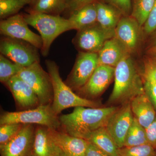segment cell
I'll return each instance as SVG.
<instances>
[{
    "mask_svg": "<svg viewBox=\"0 0 156 156\" xmlns=\"http://www.w3.org/2000/svg\"><path fill=\"white\" fill-rule=\"evenodd\" d=\"M107 154L109 156H119V148L106 127H102L93 132L87 139Z\"/></svg>",
    "mask_w": 156,
    "mask_h": 156,
    "instance_id": "obj_23",
    "label": "cell"
},
{
    "mask_svg": "<svg viewBox=\"0 0 156 156\" xmlns=\"http://www.w3.org/2000/svg\"><path fill=\"white\" fill-rule=\"evenodd\" d=\"M0 52L14 63L22 67L40 62L38 49L30 43L4 36L0 41Z\"/></svg>",
    "mask_w": 156,
    "mask_h": 156,
    "instance_id": "obj_7",
    "label": "cell"
},
{
    "mask_svg": "<svg viewBox=\"0 0 156 156\" xmlns=\"http://www.w3.org/2000/svg\"><path fill=\"white\" fill-rule=\"evenodd\" d=\"M56 147L50 129L46 126H38L35 131L33 154L36 156H53Z\"/></svg>",
    "mask_w": 156,
    "mask_h": 156,
    "instance_id": "obj_20",
    "label": "cell"
},
{
    "mask_svg": "<svg viewBox=\"0 0 156 156\" xmlns=\"http://www.w3.org/2000/svg\"><path fill=\"white\" fill-rule=\"evenodd\" d=\"M97 1L104 2L114 6L122 13L123 16L131 15V10H132L131 0H97Z\"/></svg>",
    "mask_w": 156,
    "mask_h": 156,
    "instance_id": "obj_31",
    "label": "cell"
},
{
    "mask_svg": "<svg viewBox=\"0 0 156 156\" xmlns=\"http://www.w3.org/2000/svg\"><path fill=\"white\" fill-rule=\"evenodd\" d=\"M156 0H131L132 10L130 16L142 27L153 8Z\"/></svg>",
    "mask_w": 156,
    "mask_h": 156,
    "instance_id": "obj_25",
    "label": "cell"
},
{
    "mask_svg": "<svg viewBox=\"0 0 156 156\" xmlns=\"http://www.w3.org/2000/svg\"><path fill=\"white\" fill-rule=\"evenodd\" d=\"M85 156H109L97 146L89 143Z\"/></svg>",
    "mask_w": 156,
    "mask_h": 156,
    "instance_id": "obj_36",
    "label": "cell"
},
{
    "mask_svg": "<svg viewBox=\"0 0 156 156\" xmlns=\"http://www.w3.org/2000/svg\"><path fill=\"white\" fill-rule=\"evenodd\" d=\"M130 105L134 118L145 129L155 119L156 109L145 92L133 98Z\"/></svg>",
    "mask_w": 156,
    "mask_h": 156,
    "instance_id": "obj_17",
    "label": "cell"
},
{
    "mask_svg": "<svg viewBox=\"0 0 156 156\" xmlns=\"http://www.w3.org/2000/svg\"><path fill=\"white\" fill-rule=\"evenodd\" d=\"M144 70L142 76L149 78L156 83V60L151 56H144Z\"/></svg>",
    "mask_w": 156,
    "mask_h": 156,
    "instance_id": "obj_30",
    "label": "cell"
},
{
    "mask_svg": "<svg viewBox=\"0 0 156 156\" xmlns=\"http://www.w3.org/2000/svg\"><path fill=\"white\" fill-rule=\"evenodd\" d=\"M130 54L115 37L107 40L98 53L99 65L115 67L123 57Z\"/></svg>",
    "mask_w": 156,
    "mask_h": 156,
    "instance_id": "obj_18",
    "label": "cell"
},
{
    "mask_svg": "<svg viewBox=\"0 0 156 156\" xmlns=\"http://www.w3.org/2000/svg\"><path fill=\"white\" fill-rule=\"evenodd\" d=\"M115 36V32L104 29L97 22L78 30L72 42L79 52L98 53L105 42Z\"/></svg>",
    "mask_w": 156,
    "mask_h": 156,
    "instance_id": "obj_8",
    "label": "cell"
},
{
    "mask_svg": "<svg viewBox=\"0 0 156 156\" xmlns=\"http://www.w3.org/2000/svg\"><path fill=\"white\" fill-rule=\"evenodd\" d=\"M17 75L35 92L40 105L52 104L53 98L52 80L49 73L42 68L40 62L23 67Z\"/></svg>",
    "mask_w": 156,
    "mask_h": 156,
    "instance_id": "obj_6",
    "label": "cell"
},
{
    "mask_svg": "<svg viewBox=\"0 0 156 156\" xmlns=\"http://www.w3.org/2000/svg\"><path fill=\"white\" fill-rule=\"evenodd\" d=\"M119 107H75L71 113L59 117L61 126L72 136L87 140L93 132L106 127L112 115Z\"/></svg>",
    "mask_w": 156,
    "mask_h": 156,
    "instance_id": "obj_1",
    "label": "cell"
},
{
    "mask_svg": "<svg viewBox=\"0 0 156 156\" xmlns=\"http://www.w3.org/2000/svg\"><path fill=\"white\" fill-rule=\"evenodd\" d=\"M53 156H68L61 149L56 146V151Z\"/></svg>",
    "mask_w": 156,
    "mask_h": 156,
    "instance_id": "obj_37",
    "label": "cell"
},
{
    "mask_svg": "<svg viewBox=\"0 0 156 156\" xmlns=\"http://www.w3.org/2000/svg\"><path fill=\"white\" fill-rule=\"evenodd\" d=\"M149 56L153 58L156 60V50H149Z\"/></svg>",
    "mask_w": 156,
    "mask_h": 156,
    "instance_id": "obj_38",
    "label": "cell"
},
{
    "mask_svg": "<svg viewBox=\"0 0 156 156\" xmlns=\"http://www.w3.org/2000/svg\"><path fill=\"white\" fill-rule=\"evenodd\" d=\"M23 124L10 123L2 125L0 127V145L11 140L19 132Z\"/></svg>",
    "mask_w": 156,
    "mask_h": 156,
    "instance_id": "obj_29",
    "label": "cell"
},
{
    "mask_svg": "<svg viewBox=\"0 0 156 156\" xmlns=\"http://www.w3.org/2000/svg\"><path fill=\"white\" fill-rule=\"evenodd\" d=\"M28 25L23 14H17L1 20L0 33L4 36L28 42L41 50L43 46L41 37L32 31Z\"/></svg>",
    "mask_w": 156,
    "mask_h": 156,
    "instance_id": "obj_10",
    "label": "cell"
},
{
    "mask_svg": "<svg viewBox=\"0 0 156 156\" xmlns=\"http://www.w3.org/2000/svg\"><path fill=\"white\" fill-rule=\"evenodd\" d=\"M95 0H70L66 13L69 16L74 11H76L83 6L94 2Z\"/></svg>",
    "mask_w": 156,
    "mask_h": 156,
    "instance_id": "obj_34",
    "label": "cell"
},
{
    "mask_svg": "<svg viewBox=\"0 0 156 156\" xmlns=\"http://www.w3.org/2000/svg\"><path fill=\"white\" fill-rule=\"evenodd\" d=\"M142 77L145 93L156 110V83L149 78Z\"/></svg>",
    "mask_w": 156,
    "mask_h": 156,
    "instance_id": "obj_33",
    "label": "cell"
},
{
    "mask_svg": "<svg viewBox=\"0 0 156 156\" xmlns=\"http://www.w3.org/2000/svg\"><path fill=\"white\" fill-rule=\"evenodd\" d=\"M119 156H156V150L149 144L119 148Z\"/></svg>",
    "mask_w": 156,
    "mask_h": 156,
    "instance_id": "obj_28",
    "label": "cell"
},
{
    "mask_svg": "<svg viewBox=\"0 0 156 156\" xmlns=\"http://www.w3.org/2000/svg\"><path fill=\"white\" fill-rule=\"evenodd\" d=\"M32 124H23L16 136L0 145L1 156H30L33 154L35 135Z\"/></svg>",
    "mask_w": 156,
    "mask_h": 156,
    "instance_id": "obj_11",
    "label": "cell"
},
{
    "mask_svg": "<svg viewBox=\"0 0 156 156\" xmlns=\"http://www.w3.org/2000/svg\"><path fill=\"white\" fill-rule=\"evenodd\" d=\"M50 130L56 145L68 156H85L89 144L87 140L72 136L65 131L50 129Z\"/></svg>",
    "mask_w": 156,
    "mask_h": 156,
    "instance_id": "obj_16",
    "label": "cell"
},
{
    "mask_svg": "<svg viewBox=\"0 0 156 156\" xmlns=\"http://www.w3.org/2000/svg\"><path fill=\"white\" fill-rule=\"evenodd\" d=\"M10 123L37 124L53 130H57L61 126L59 117L53 110L52 104L40 105L22 111L4 112L1 115L0 125Z\"/></svg>",
    "mask_w": 156,
    "mask_h": 156,
    "instance_id": "obj_5",
    "label": "cell"
},
{
    "mask_svg": "<svg viewBox=\"0 0 156 156\" xmlns=\"http://www.w3.org/2000/svg\"><path fill=\"white\" fill-rule=\"evenodd\" d=\"M36 0H0V18L5 19L17 14L27 5L33 4Z\"/></svg>",
    "mask_w": 156,
    "mask_h": 156,
    "instance_id": "obj_26",
    "label": "cell"
},
{
    "mask_svg": "<svg viewBox=\"0 0 156 156\" xmlns=\"http://www.w3.org/2000/svg\"><path fill=\"white\" fill-rule=\"evenodd\" d=\"M23 67L2 54L0 55V81L5 84L12 77L17 75Z\"/></svg>",
    "mask_w": 156,
    "mask_h": 156,
    "instance_id": "obj_27",
    "label": "cell"
},
{
    "mask_svg": "<svg viewBox=\"0 0 156 156\" xmlns=\"http://www.w3.org/2000/svg\"><path fill=\"white\" fill-rule=\"evenodd\" d=\"M48 72L53 83V98L52 108L56 115L63 110L78 106L99 108L98 102L80 96L62 81L59 73V68L55 62L51 60L45 61Z\"/></svg>",
    "mask_w": 156,
    "mask_h": 156,
    "instance_id": "obj_3",
    "label": "cell"
},
{
    "mask_svg": "<svg viewBox=\"0 0 156 156\" xmlns=\"http://www.w3.org/2000/svg\"><path fill=\"white\" fill-rule=\"evenodd\" d=\"M98 66V53L79 52L73 67L64 82L73 91H77L88 82Z\"/></svg>",
    "mask_w": 156,
    "mask_h": 156,
    "instance_id": "obj_9",
    "label": "cell"
},
{
    "mask_svg": "<svg viewBox=\"0 0 156 156\" xmlns=\"http://www.w3.org/2000/svg\"><path fill=\"white\" fill-rule=\"evenodd\" d=\"M30 156H36L34 154H32L31 155H30Z\"/></svg>",
    "mask_w": 156,
    "mask_h": 156,
    "instance_id": "obj_40",
    "label": "cell"
},
{
    "mask_svg": "<svg viewBox=\"0 0 156 156\" xmlns=\"http://www.w3.org/2000/svg\"><path fill=\"white\" fill-rule=\"evenodd\" d=\"M97 10V22L104 29L115 32L118 23L123 15L114 6L95 0Z\"/></svg>",
    "mask_w": 156,
    "mask_h": 156,
    "instance_id": "obj_19",
    "label": "cell"
},
{
    "mask_svg": "<svg viewBox=\"0 0 156 156\" xmlns=\"http://www.w3.org/2000/svg\"><path fill=\"white\" fill-rule=\"evenodd\" d=\"M148 143L156 150V117L151 124L146 129Z\"/></svg>",
    "mask_w": 156,
    "mask_h": 156,
    "instance_id": "obj_35",
    "label": "cell"
},
{
    "mask_svg": "<svg viewBox=\"0 0 156 156\" xmlns=\"http://www.w3.org/2000/svg\"><path fill=\"white\" fill-rule=\"evenodd\" d=\"M28 25L33 27L41 34L43 46L41 53L44 56L49 54L52 43L61 34L74 30L72 23L68 19L60 15L44 14H23Z\"/></svg>",
    "mask_w": 156,
    "mask_h": 156,
    "instance_id": "obj_4",
    "label": "cell"
},
{
    "mask_svg": "<svg viewBox=\"0 0 156 156\" xmlns=\"http://www.w3.org/2000/svg\"><path fill=\"white\" fill-rule=\"evenodd\" d=\"M131 55L123 57L115 67L114 87L109 98L110 104L128 103L145 93L142 75L138 72Z\"/></svg>",
    "mask_w": 156,
    "mask_h": 156,
    "instance_id": "obj_2",
    "label": "cell"
},
{
    "mask_svg": "<svg viewBox=\"0 0 156 156\" xmlns=\"http://www.w3.org/2000/svg\"><path fill=\"white\" fill-rule=\"evenodd\" d=\"M143 36L142 27L131 16H123L115 30V37L130 54L139 48Z\"/></svg>",
    "mask_w": 156,
    "mask_h": 156,
    "instance_id": "obj_13",
    "label": "cell"
},
{
    "mask_svg": "<svg viewBox=\"0 0 156 156\" xmlns=\"http://www.w3.org/2000/svg\"><path fill=\"white\" fill-rule=\"evenodd\" d=\"M5 85L11 91L15 102L20 108L24 110L40 105L35 92L17 75L12 77Z\"/></svg>",
    "mask_w": 156,
    "mask_h": 156,
    "instance_id": "obj_15",
    "label": "cell"
},
{
    "mask_svg": "<svg viewBox=\"0 0 156 156\" xmlns=\"http://www.w3.org/2000/svg\"><path fill=\"white\" fill-rule=\"evenodd\" d=\"M115 71V67L98 66L88 82L77 90L78 95L87 99L99 96L111 83L114 78Z\"/></svg>",
    "mask_w": 156,
    "mask_h": 156,
    "instance_id": "obj_14",
    "label": "cell"
},
{
    "mask_svg": "<svg viewBox=\"0 0 156 156\" xmlns=\"http://www.w3.org/2000/svg\"><path fill=\"white\" fill-rule=\"evenodd\" d=\"M143 35H148L156 30V2L142 27Z\"/></svg>",
    "mask_w": 156,
    "mask_h": 156,
    "instance_id": "obj_32",
    "label": "cell"
},
{
    "mask_svg": "<svg viewBox=\"0 0 156 156\" xmlns=\"http://www.w3.org/2000/svg\"><path fill=\"white\" fill-rule=\"evenodd\" d=\"M134 118L130 102H128L119 108L109 119L105 127L119 148L124 147L126 135Z\"/></svg>",
    "mask_w": 156,
    "mask_h": 156,
    "instance_id": "obj_12",
    "label": "cell"
},
{
    "mask_svg": "<svg viewBox=\"0 0 156 156\" xmlns=\"http://www.w3.org/2000/svg\"><path fill=\"white\" fill-rule=\"evenodd\" d=\"M68 19L72 23L74 30H80L97 23V10L95 1L74 11Z\"/></svg>",
    "mask_w": 156,
    "mask_h": 156,
    "instance_id": "obj_21",
    "label": "cell"
},
{
    "mask_svg": "<svg viewBox=\"0 0 156 156\" xmlns=\"http://www.w3.org/2000/svg\"><path fill=\"white\" fill-rule=\"evenodd\" d=\"M148 143L146 129L134 117L126 135L124 147H133Z\"/></svg>",
    "mask_w": 156,
    "mask_h": 156,
    "instance_id": "obj_24",
    "label": "cell"
},
{
    "mask_svg": "<svg viewBox=\"0 0 156 156\" xmlns=\"http://www.w3.org/2000/svg\"><path fill=\"white\" fill-rule=\"evenodd\" d=\"M156 50V37L154 39L152 45V48H150L149 50Z\"/></svg>",
    "mask_w": 156,
    "mask_h": 156,
    "instance_id": "obj_39",
    "label": "cell"
},
{
    "mask_svg": "<svg viewBox=\"0 0 156 156\" xmlns=\"http://www.w3.org/2000/svg\"><path fill=\"white\" fill-rule=\"evenodd\" d=\"M70 0H36L27 10L28 14H44L58 16L64 13Z\"/></svg>",
    "mask_w": 156,
    "mask_h": 156,
    "instance_id": "obj_22",
    "label": "cell"
}]
</instances>
